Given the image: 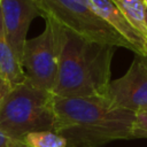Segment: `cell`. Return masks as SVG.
<instances>
[{"instance_id": "obj_1", "label": "cell", "mask_w": 147, "mask_h": 147, "mask_svg": "<svg viewBox=\"0 0 147 147\" xmlns=\"http://www.w3.org/2000/svg\"><path fill=\"white\" fill-rule=\"evenodd\" d=\"M54 132L68 147H96L118 139H133L136 114L113 108L101 98H60L54 95Z\"/></svg>"}, {"instance_id": "obj_2", "label": "cell", "mask_w": 147, "mask_h": 147, "mask_svg": "<svg viewBox=\"0 0 147 147\" xmlns=\"http://www.w3.org/2000/svg\"><path fill=\"white\" fill-rule=\"evenodd\" d=\"M59 37V69L53 95L107 99L116 47L83 39L62 28Z\"/></svg>"}, {"instance_id": "obj_3", "label": "cell", "mask_w": 147, "mask_h": 147, "mask_svg": "<svg viewBox=\"0 0 147 147\" xmlns=\"http://www.w3.org/2000/svg\"><path fill=\"white\" fill-rule=\"evenodd\" d=\"M54 124L53 93L28 80L13 87L0 108V131L10 139L21 140L31 132L54 131Z\"/></svg>"}, {"instance_id": "obj_4", "label": "cell", "mask_w": 147, "mask_h": 147, "mask_svg": "<svg viewBox=\"0 0 147 147\" xmlns=\"http://www.w3.org/2000/svg\"><path fill=\"white\" fill-rule=\"evenodd\" d=\"M44 20H49L63 30L83 39L130 49L96 13L92 0H33Z\"/></svg>"}, {"instance_id": "obj_5", "label": "cell", "mask_w": 147, "mask_h": 147, "mask_svg": "<svg viewBox=\"0 0 147 147\" xmlns=\"http://www.w3.org/2000/svg\"><path fill=\"white\" fill-rule=\"evenodd\" d=\"M60 28L49 20H45L44 31L24 44L21 64L26 80L33 86L52 92L55 85L59 54H60Z\"/></svg>"}, {"instance_id": "obj_6", "label": "cell", "mask_w": 147, "mask_h": 147, "mask_svg": "<svg viewBox=\"0 0 147 147\" xmlns=\"http://www.w3.org/2000/svg\"><path fill=\"white\" fill-rule=\"evenodd\" d=\"M107 101L113 108L134 114L147 109V65L141 56L136 55L127 71L110 82Z\"/></svg>"}, {"instance_id": "obj_7", "label": "cell", "mask_w": 147, "mask_h": 147, "mask_svg": "<svg viewBox=\"0 0 147 147\" xmlns=\"http://www.w3.org/2000/svg\"><path fill=\"white\" fill-rule=\"evenodd\" d=\"M0 7L7 41L21 61L30 24L40 11L33 0H0Z\"/></svg>"}, {"instance_id": "obj_8", "label": "cell", "mask_w": 147, "mask_h": 147, "mask_svg": "<svg viewBox=\"0 0 147 147\" xmlns=\"http://www.w3.org/2000/svg\"><path fill=\"white\" fill-rule=\"evenodd\" d=\"M96 13L105 22L121 36L130 46L131 51L141 57H147V41L121 14L109 0H92Z\"/></svg>"}, {"instance_id": "obj_9", "label": "cell", "mask_w": 147, "mask_h": 147, "mask_svg": "<svg viewBox=\"0 0 147 147\" xmlns=\"http://www.w3.org/2000/svg\"><path fill=\"white\" fill-rule=\"evenodd\" d=\"M0 74L10 84L11 87H15L26 80L25 72L21 64V61L9 46L2 22V14L0 7Z\"/></svg>"}, {"instance_id": "obj_10", "label": "cell", "mask_w": 147, "mask_h": 147, "mask_svg": "<svg viewBox=\"0 0 147 147\" xmlns=\"http://www.w3.org/2000/svg\"><path fill=\"white\" fill-rule=\"evenodd\" d=\"M121 14L131 23V25L147 41V22L146 9L142 0H109Z\"/></svg>"}, {"instance_id": "obj_11", "label": "cell", "mask_w": 147, "mask_h": 147, "mask_svg": "<svg viewBox=\"0 0 147 147\" xmlns=\"http://www.w3.org/2000/svg\"><path fill=\"white\" fill-rule=\"evenodd\" d=\"M21 140L30 147H68L67 139L54 131L31 132Z\"/></svg>"}, {"instance_id": "obj_12", "label": "cell", "mask_w": 147, "mask_h": 147, "mask_svg": "<svg viewBox=\"0 0 147 147\" xmlns=\"http://www.w3.org/2000/svg\"><path fill=\"white\" fill-rule=\"evenodd\" d=\"M132 134L133 138H147V109L136 113Z\"/></svg>"}, {"instance_id": "obj_13", "label": "cell", "mask_w": 147, "mask_h": 147, "mask_svg": "<svg viewBox=\"0 0 147 147\" xmlns=\"http://www.w3.org/2000/svg\"><path fill=\"white\" fill-rule=\"evenodd\" d=\"M13 87L10 86V84L5 79V77L0 74V108H1V106H2V103H3V101H5V99L7 98V95H8V93L10 92V90H11Z\"/></svg>"}, {"instance_id": "obj_14", "label": "cell", "mask_w": 147, "mask_h": 147, "mask_svg": "<svg viewBox=\"0 0 147 147\" xmlns=\"http://www.w3.org/2000/svg\"><path fill=\"white\" fill-rule=\"evenodd\" d=\"M7 147H30L28 146L25 142H23L22 140H17V139H9Z\"/></svg>"}, {"instance_id": "obj_15", "label": "cell", "mask_w": 147, "mask_h": 147, "mask_svg": "<svg viewBox=\"0 0 147 147\" xmlns=\"http://www.w3.org/2000/svg\"><path fill=\"white\" fill-rule=\"evenodd\" d=\"M9 137H7L3 132L0 131V147H7V144L9 141Z\"/></svg>"}, {"instance_id": "obj_16", "label": "cell", "mask_w": 147, "mask_h": 147, "mask_svg": "<svg viewBox=\"0 0 147 147\" xmlns=\"http://www.w3.org/2000/svg\"><path fill=\"white\" fill-rule=\"evenodd\" d=\"M142 59H144V62H145L146 65H147V57H142Z\"/></svg>"}, {"instance_id": "obj_17", "label": "cell", "mask_w": 147, "mask_h": 147, "mask_svg": "<svg viewBox=\"0 0 147 147\" xmlns=\"http://www.w3.org/2000/svg\"><path fill=\"white\" fill-rule=\"evenodd\" d=\"M142 1H144V3H145V6L147 7V0H142Z\"/></svg>"}, {"instance_id": "obj_18", "label": "cell", "mask_w": 147, "mask_h": 147, "mask_svg": "<svg viewBox=\"0 0 147 147\" xmlns=\"http://www.w3.org/2000/svg\"><path fill=\"white\" fill-rule=\"evenodd\" d=\"M146 22H147V9H146Z\"/></svg>"}]
</instances>
